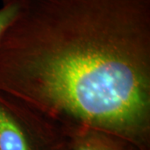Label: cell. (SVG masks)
Masks as SVG:
<instances>
[{"instance_id": "6da1fadb", "label": "cell", "mask_w": 150, "mask_h": 150, "mask_svg": "<svg viewBox=\"0 0 150 150\" xmlns=\"http://www.w3.org/2000/svg\"><path fill=\"white\" fill-rule=\"evenodd\" d=\"M20 1L0 38V103L36 129L145 139L150 0Z\"/></svg>"}, {"instance_id": "7a4b0ae2", "label": "cell", "mask_w": 150, "mask_h": 150, "mask_svg": "<svg viewBox=\"0 0 150 150\" xmlns=\"http://www.w3.org/2000/svg\"><path fill=\"white\" fill-rule=\"evenodd\" d=\"M0 150H32L21 123L1 103Z\"/></svg>"}, {"instance_id": "3957f363", "label": "cell", "mask_w": 150, "mask_h": 150, "mask_svg": "<svg viewBox=\"0 0 150 150\" xmlns=\"http://www.w3.org/2000/svg\"><path fill=\"white\" fill-rule=\"evenodd\" d=\"M74 150H117L107 135L88 133L77 138Z\"/></svg>"}, {"instance_id": "5b68a950", "label": "cell", "mask_w": 150, "mask_h": 150, "mask_svg": "<svg viewBox=\"0 0 150 150\" xmlns=\"http://www.w3.org/2000/svg\"><path fill=\"white\" fill-rule=\"evenodd\" d=\"M9 1H11V0H3V2H4V4H6V3H8Z\"/></svg>"}, {"instance_id": "277c9868", "label": "cell", "mask_w": 150, "mask_h": 150, "mask_svg": "<svg viewBox=\"0 0 150 150\" xmlns=\"http://www.w3.org/2000/svg\"><path fill=\"white\" fill-rule=\"evenodd\" d=\"M21 6L20 0H11L0 8V38L15 20Z\"/></svg>"}]
</instances>
